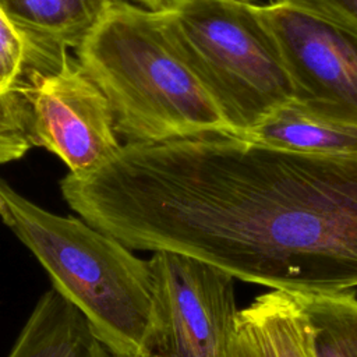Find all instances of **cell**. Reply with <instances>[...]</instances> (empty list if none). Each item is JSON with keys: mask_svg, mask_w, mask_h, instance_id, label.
<instances>
[{"mask_svg": "<svg viewBox=\"0 0 357 357\" xmlns=\"http://www.w3.org/2000/svg\"><path fill=\"white\" fill-rule=\"evenodd\" d=\"M60 192L130 250L173 251L287 293L357 287V153L206 134L124 142Z\"/></svg>", "mask_w": 357, "mask_h": 357, "instance_id": "obj_1", "label": "cell"}, {"mask_svg": "<svg viewBox=\"0 0 357 357\" xmlns=\"http://www.w3.org/2000/svg\"><path fill=\"white\" fill-rule=\"evenodd\" d=\"M74 50L126 142L236 135L160 11L112 0Z\"/></svg>", "mask_w": 357, "mask_h": 357, "instance_id": "obj_2", "label": "cell"}, {"mask_svg": "<svg viewBox=\"0 0 357 357\" xmlns=\"http://www.w3.org/2000/svg\"><path fill=\"white\" fill-rule=\"evenodd\" d=\"M0 220L35 255L53 289L84 314L112 357H151L155 303L148 261L81 218L39 206L1 177Z\"/></svg>", "mask_w": 357, "mask_h": 357, "instance_id": "obj_3", "label": "cell"}, {"mask_svg": "<svg viewBox=\"0 0 357 357\" xmlns=\"http://www.w3.org/2000/svg\"><path fill=\"white\" fill-rule=\"evenodd\" d=\"M251 0H185L160 11L237 137L296 100L279 46Z\"/></svg>", "mask_w": 357, "mask_h": 357, "instance_id": "obj_4", "label": "cell"}, {"mask_svg": "<svg viewBox=\"0 0 357 357\" xmlns=\"http://www.w3.org/2000/svg\"><path fill=\"white\" fill-rule=\"evenodd\" d=\"M21 93L32 148L54 153L68 174L88 176L120 149L109 102L70 49L31 47Z\"/></svg>", "mask_w": 357, "mask_h": 357, "instance_id": "obj_5", "label": "cell"}, {"mask_svg": "<svg viewBox=\"0 0 357 357\" xmlns=\"http://www.w3.org/2000/svg\"><path fill=\"white\" fill-rule=\"evenodd\" d=\"M151 357H231L237 336L233 278L198 258L155 251Z\"/></svg>", "mask_w": 357, "mask_h": 357, "instance_id": "obj_6", "label": "cell"}, {"mask_svg": "<svg viewBox=\"0 0 357 357\" xmlns=\"http://www.w3.org/2000/svg\"><path fill=\"white\" fill-rule=\"evenodd\" d=\"M258 8L286 63L294 102L357 124V31L286 3Z\"/></svg>", "mask_w": 357, "mask_h": 357, "instance_id": "obj_7", "label": "cell"}, {"mask_svg": "<svg viewBox=\"0 0 357 357\" xmlns=\"http://www.w3.org/2000/svg\"><path fill=\"white\" fill-rule=\"evenodd\" d=\"M7 357H112L84 314L53 287L35 304Z\"/></svg>", "mask_w": 357, "mask_h": 357, "instance_id": "obj_8", "label": "cell"}, {"mask_svg": "<svg viewBox=\"0 0 357 357\" xmlns=\"http://www.w3.org/2000/svg\"><path fill=\"white\" fill-rule=\"evenodd\" d=\"M257 144L310 155L357 153V124L314 112L297 102L287 103L245 132Z\"/></svg>", "mask_w": 357, "mask_h": 357, "instance_id": "obj_9", "label": "cell"}, {"mask_svg": "<svg viewBox=\"0 0 357 357\" xmlns=\"http://www.w3.org/2000/svg\"><path fill=\"white\" fill-rule=\"evenodd\" d=\"M112 0H0L28 45L77 49Z\"/></svg>", "mask_w": 357, "mask_h": 357, "instance_id": "obj_10", "label": "cell"}, {"mask_svg": "<svg viewBox=\"0 0 357 357\" xmlns=\"http://www.w3.org/2000/svg\"><path fill=\"white\" fill-rule=\"evenodd\" d=\"M28 53L25 36L0 8V165L20 160L32 148L21 93Z\"/></svg>", "mask_w": 357, "mask_h": 357, "instance_id": "obj_11", "label": "cell"}, {"mask_svg": "<svg viewBox=\"0 0 357 357\" xmlns=\"http://www.w3.org/2000/svg\"><path fill=\"white\" fill-rule=\"evenodd\" d=\"M238 329L259 357H314L304 317L287 291L272 290L238 311Z\"/></svg>", "mask_w": 357, "mask_h": 357, "instance_id": "obj_12", "label": "cell"}, {"mask_svg": "<svg viewBox=\"0 0 357 357\" xmlns=\"http://www.w3.org/2000/svg\"><path fill=\"white\" fill-rule=\"evenodd\" d=\"M290 294L304 317L314 357H357V297L354 291Z\"/></svg>", "mask_w": 357, "mask_h": 357, "instance_id": "obj_13", "label": "cell"}, {"mask_svg": "<svg viewBox=\"0 0 357 357\" xmlns=\"http://www.w3.org/2000/svg\"><path fill=\"white\" fill-rule=\"evenodd\" d=\"M322 15L357 31V0H272Z\"/></svg>", "mask_w": 357, "mask_h": 357, "instance_id": "obj_14", "label": "cell"}, {"mask_svg": "<svg viewBox=\"0 0 357 357\" xmlns=\"http://www.w3.org/2000/svg\"><path fill=\"white\" fill-rule=\"evenodd\" d=\"M231 357H259V354L257 353L250 339L238 329V326H237V336L233 343Z\"/></svg>", "mask_w": 357, "mask_h": 357, "instance_id": "obj_15", "label": "cell"}, {"mask_svg": "<svg viewBox=\"0 0 357 357\" xmlns=\"http://www.w3.org/2000/svg\"><path fill=\"white\" fill-rule=\"evenodd\" d=\"M139 7L151 11H169L185 0H134Z\"/></svg>", "mask_w": 357, "mask_h": 357, "instance_id": "obj_16", "label": "cell"}]
</instances>
